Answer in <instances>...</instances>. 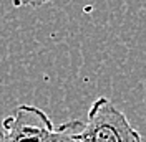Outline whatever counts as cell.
Listing matches in <instances>:
<instances>
[{
  "label": "cell",
  "mask_w": 146,
  "mask_h": 142,
  "mask_svg": "<svg viewBox=\"0 0 146 142\" xmlns=\"http://www.w3.org/2000/svg\"><path fill=\"white\" fill-rule=\"evenodd\" d=\"M82 142H143L141 134L113 101L96 98L88 109V119L80 132Z\"/></svg>",
  "instance_id": "obj_1"
},
{
  "label": "cell",
  "mask_w": 146,
  "mask_h": 142,
  "mask_svg": "<svg viewBox=\"0 0 146 142\" xmlns=\"http://www.w3.org/2000/svg\"><path fill=\"white\" fill-rule=\"evenodd\" d=\"M53 127L45 111L32 104H20L2 121L0 142H43Z\"/></svg>",
  "instance_id": "obj_2"
},
{
  "label": "cell",
  "mask_w": 146,
  "mask_h": 142,
  "mask_svg": "<svg viewBox=\"0 0 146 142\" xmlns=\"http://www.w3.org/2000/svg\"><path fill=\"white\" fill-rule=\"evenodd\" d=\"M83 126H85V122L78 121V119L53 126L45 135L43 142H82L80 132H82Z\"/></svg>",
  "instance_id": "obj_3"
},
{
  "label": "cell",
  "mask_w": 146,
  "mask_h": 142,
  "mask_svg": "<svg viewBox=\"0 0 146 142\" xmlns=\"http://www.w3.org/2000/svg\"><path fill=\"white\" fill-rule=\"evenodd\" d=\"M17 7H30V9H38L42 5L48 3L50 0H12Z\"/></svg>",
  "instance_id": "obj_4"
}]
</instances>
